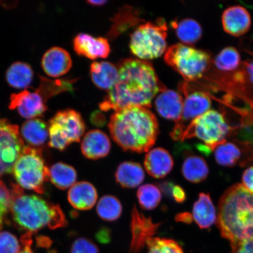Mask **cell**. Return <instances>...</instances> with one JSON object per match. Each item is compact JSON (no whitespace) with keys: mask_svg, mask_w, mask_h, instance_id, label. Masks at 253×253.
<instances>
[{"mask_svg":"<svg viewBox=\"0 0 253 253\" xmlns=\"http://www.w3.org/2000/svg\"><path fill=\"white\" fill-rule=\"evenodd\" d=\"M118 68V81L99 104L104 112L136 106L148 108L156 94L167 89L149 62L126 59L119 62Z\"/></svg>","mask_w":253,"mask_h":253,"instance_id":"cell-1","label":"cell"},{"mask_svg":"<svg viewBox=\"0 0 253 253\" xmlns=\"http://www.w3.org/2000/svg\"><path fill=\"white\" fill-rule=\"evenodd\" d=\"M109 128L113 140L123 150L137 153L149 151L159 134L156 116L140 106L116 111L111 116Z\"/></svg>","mask_w":253,"mask_h":253,"instance_id":"cell-2","label":"cell"},{"mask_svg":"<svg viewBox=\"0 0 253 253\" xmlns=\"http://www.w3.org/2000/svg\"><path fill=\"white\" fill-rule=\"evenodd\" d=\"M217 225L232 248L253 240V193L240 183L227 189L220 199Z\"/></svg>","mask_w":253,"mask_h":253,"instance_id":"cell-3","label":"cell"},{"mask_svg":"<svg viewBox=\"0 0 253 253\" xmlns=\"http://www.w3.org/2000/svg\"><path fill=\"white\" fill-rule=\"evenodd\" d=\"M11 212L20 229L37 232L45 227L55 229L67 225L61 208L37 195H24L20 186L12 185Z\"/></svg>","mask_w":253,"mask_h":253,"instance_id":"cell-4","label":"cell"},{"mask_svg":"<svg viewBox=\"0 0 253 253\" xmlns=\"http://www.w3.org/2000/svg\"><path fill=\"white\" fill-rule=\"evenodd\" d=\"M206 78L226 93L224 100L227 105L239 100L243 103L240 125L253 124V60L242 62L235 71L211 72Z\"/></svg>","mask_w":253,"mask_h":253,"instance_id":"cell-5","label":"cell"},{"mask_svg":"<svg viewBox=\"0 0 253 253\" xmlns=\"http://www.w3.org/2000/svg\"><path fill=\"white\" fill-rule=\"evenodd\" d=\"M164 60L185 82L190 83L204 78L213 63L211 55L207 51L182 43L170 46Z\"/></svg>","mask_w":253,"mask_h":253,"instance_id":"cell-6","label":"cell"},{"mask_svg":"<svg viewBox=\"0 0 253 253\" xmlns=\"http://www.w3.org/2000/svg\"><path fill=\"white\" fill-rule=\"evenodd\" d=\"M236 126L229 125L222 113L210 110L186 126L181 141L198 138L213 151L217 145L226 141V137H230Z\"/></svg>","mask_w":253,"mask_h":253,"instance_id":"cell-7","label":"cell"},{"mask_svg":"<svg viewBox=\"0 0 253 253\" xmlns=\"http://www.w3.org/2000/svg\"><path fill=\"white\" fill-rule=\"evenodd\" d=\"M167 26L164 19L141 24L131 34L129 47L141 60L157 58L167 49Z\"/></svg>","mask_w":253,"mask_h":253,"instance_id":"cell-8","label":"cell"},{"mask_svg":"<svg viewBox=\"0 0 253 253\" xmlns=\"http://www.w3.org/2000/svg\"><path fill=\"white\" fill-rule=\"evenodd\" d=\"M13 172L21 187L39 194L44 192V183L49 179V169L40 150L25 147L15 163Z\"/></svg>","mask_w":253,"mask_h":253,"instance_id":"cell-9","label":"cell"},{"mask_svg":"<svg viewBox=\"0 0 253 253\" xmlns=\"http://www.w3.org/2000/svg\"><path fill=\"white\" fill-rule=\"evenodd\" d=\"M86 126L80 113L72 109L59 111L50 120L49 145L60 151L81 141Z\"/></svg>","mask_w":253,"mask_h":253,"instance_id":"cell-10","label":"cell"},{"mask_svg":"<svg viewBox=\"0 0 253 253\" xmlns=\"http://www.w3.org/2000/svg\"><path fill=\"white\" fill-rule=\"evenodd\" d=\"M24 148L18 126L7 119L0 118V178L13 172L15 164Z\"/></svg>","mask_w":253,"mask_h":253,"instance_id":"cell-11","label":"cell"},{"mask_svg":"<svg viewBox=\"0 0 253 253\" xmlns=\"http://www.w3.org/2000/svg\"><path fill=\"white\" fill-rule=\"evenodd\" d=\"M179 90L184 95L181 120L175 125L185 129V123L194 120L210 110L211 101L210 94L192 83L182 82L179 85Z\"/></svg>","mask_w":253,"mask_h":253,"instance_id":"cell-12","label":"cell"},{"mask_svg":"<svg viewBox=\"0 0 253 253\" xmlns=\"http://www.w3.org/2000/svg\"><path fill=\"white\" fill-rule=\"evenodd\" d=\"M46 103L37 89L34 91L25 89L11 95L9 109H17L21 116L30 120L42 116L45 113Z\"/></svg>","mask_w":253,"mask_h":253,"instance_id":"cell-13","label":"cell"},{"mask_svg":"<svg viewBox=\"0 0 253 253\" xmlns=\"http://www.w3.org/2000/svg\"><path fill=\"white\" fill-rule=\"evenodd\" d=\"M160 223H155L134 206L131 211V242L129 253H140L148 240L156 235Z\"/></svg>","mask_w":253,"mask_h":253,"instance_id":"cell-14","label":"cell"},{"mask_svg":"<svg viewBox=\"0 0 253 253\" xmlns=\"http://www.w3.org/2000/svg\"><path fill=\"white\" fill-rule=\"evenodd\" d=\"M74 49L78 55L90 59L106 58L111 50L108 40L86 33H80L75 37Z\"/></svg>","mask_w":253,"mask_h":253,"instance_id":"cell-15","label":"cell"},{"mask_svg":"<svg viewBox=\"0 0 253 253\" xmlns=\"http://www.w3.org/2000/svg\"><path fill=\"white\" fill-rule=\"evenodd\" d=\"M221 23L226 33L239 37L248 33L251 28V15L241 5L231 6L225 9L221 16Z\"/></svg>","mask_w":253,"mask_h":253,"instance_id":"cell-16","label":"cell"},{"mask_svg":"<svg viewBox=\"0 0 253 253\" xmlns=\"http://www.w3.org/2000/svg\"><path fill=\"white\" fill-rule=\"evenodd\" d=\"M44 72L50 78H59L70 71L72 61L67 50L55 46L47 50L42 59Z\"/></svg>","mask_w":253,"mask_h":253,"instance_id":"cell-17","label":"cell"},{"mask_svg":"<svg viewBox=\"0 0 253 253\" xmlns=\"http://www.w3.org/2000/svg\"><path fill=\"white\" fill-rule=\"evenodd\" d=\"M111 142L107 135L99 129H93L84 135L81 143V150L84 157L99 160L108 156Z\"/></svg>","mask_w":253,"mask_h":253,"instance_id":"cell-18","label":"cell"},{"mask_svg":"<svg viewBox=\"0 0 253 253\" xmlns=\"http://www.w3.org/2000/svg\"><path fill=\"white\" fill-rule=\"evenodd\" d=\"M144 167L148 174L155 178H163L172 170L174 162L173 158L167 150L163 148H154L146 154Z\"/></svg>","mask_w":253,"mask_h":253,"instance_id":"cell-19","label":"cell"},{"mask_svg":"<svg viewBox=\"0 0 253 253\" xmlns=\"http://www.w3.org/2000/svg\"><path fill=\"white\" fill-rule=\"evenodd\" d=\"M155 106L163 118L173 120L176 123L181 120L183 99L176 91L168 89L162 91L156 98Z\"/></svg>","mask_w":253,"mask_h":253,"instance_id":"cell-20","label":"cell"},{"mask_svg":"<svg viewBox=\"0 0 253 253\" xmlns=\"http://www.w3.org/2000/svg\"><path fill=\"white\" fill-rule=\"evenodd\" d=\"M98 195L96 188L90 182L76 183L69 189L68 198L69 203L76 210L87 211L96 204Z\"/></svg>","mask_w":253,"mask_h":253,"instance_id":"cell-21","label":"cell"},{"mask_svg":"<svg viewBox=\"0 0 253 253\" xmlns=\"http://www.w3.org/2000/svg\"><path fill=\"white\" fill-rule=\"evenodd\" d=\"M90 74L95 86L108 91L115 84L119 77L118 66L107 61L91 63Z\"/></svg>","mask_w":253,"mask_h":253,"instance_id":"cell-22","label":"cell"},{"mask_svg":"<svg viewBox=\"0 0 253 253\" xmlns=\"http://www.w3.org/2000/svg\"><path fill=\"white\" fill-rule=\"evenodd\" d=\"M194 219L202 229L210 228L217 219L216 209L209 194L202 192L194 204L192 211Z\"/></svg>","mask_w":253,"mask_h":253,"instance_id":"cell-23","label":"cell"},{"mask_svg":"<svg viewBox=\"0 0 253 253\" xmlns=\"http://www.w3.org/2000/svg\"><path fill=\"white\" fill-rule=\"evenodd\" d=\"M115 178L116 182L123 188H135L144 181L145 173L140 164L126 161L118 167Z\"/></svg>","mask_w":253,"mask_h":253,"instance_id":"cell-24","label":"cell"},{"mask_svg":"<svg viewBox=\"0 0 253 253\" xmlns=\"http://www.w3.org/2000/svg\"><path fill=\"white\" fill-rule=\"evenodd\" d=\"M22 138L32 146H41L49 138L48 126L40 119L27 120L21 128Z\"/></svg>","mask_w":253,"mask_h":253,"instance_id":"cell-25","label":"cell"},{"mask_svg":"<svg viewBox=\"0 0 253 253\" xmlns=\"http://www.w3.org/2000/svg\"><path fill=\"white\" fill-rule=\"evenodd\" d=\"M210 169L204 158L189 155L183 161L182 173L188 181L198 183L205 181L209 175Z\"/></svg>","mask_w":253,"mask_h":253,"instance_id":"cell-26","label":"cell"},{"mask_svg":"<svg viewBox=\"0 0 253 253\" xmlns=\"http://www.w3.org/2000/svg\"><path fill=\"white\" fill-rule=\"evenodd\" d=\"M34 72L27 63L16 62L6 72V81L9 86L18 89H27L33 80Z\"/></svg>","mask_w":253,"mask_h":253,"instance_id":"cell-27","label":"cell"},{"mask_svg":"<svg viewBox=\"0 0 253 253\" xmlns=\"http://www.w3.org/2000/svg\"><path fill=\"white\" fill-rule=\"evenodd\" d=\"M171 25L177 37L186 45H192L201 39V25L194 19L185 18L179 22L173 21Z\"/></svg>","mask_w":253,"mask_h":253,"instance_id":"cell-28","label":"cell"},{"mask_svg":"<svg viewBox=\"0 0 253 253\" xmlns=\"http://www.w3.org/2000/svg\"><path fill=\"white\" fill-rule=\"evenodd\" d=\"M49 179L53 185L61 189H66L75 184L77 172L74 168L62 163L54 164L49 169Z\"/></svg>","mask_w":253,"mask_h":253,"instance_id":"cell-29","label":"cell"},{"mask_svg":"<svg viewBox=\"0 0 253 253\" xmlns=\"http://www.w3.org/2000/svg\"><path fill=\"white\" fill-rule=\"evenodd\" d=\"M213 151L216 163L223 167L235 166L242 156L239 148L232 142H228L227 141L217 145Z\"/></svg>","mask_w":253,"mask_h":253,"instance_id":"cell-30","label":"cell"},{"mask_svg":"<svg viewBox=\"0 0 253 253\" xmlns=\"http://www.w3.org/2000/svg\"><path fill=\"white\" fill-rule=\"evenodd\" d=\"M218 70L222 72H232L237 70L241 65V57L235 47H224L218 53L213 61Z\"/></svg>","mask_w":253,"mask_h":253,"instance_id":"cell-31","label":"cell"},{"mask_svg":"<svg viewBox=\"0 0 253 253\" xmlns=\"http://www.w3.org/2000/svg\"><path fill=\"white\" fill-rule=\"evenodd\" d=\"M96 211L101 219L113 221L121 216L123 207L118 198L113 195H105L98 202Z\"/></svg>","mask_w":253,"mask_h":253,"instance_id":"cell-32","label":"cell"},{"mask_svg":"<svg viewBox=\"0 0 253 253\" xmlns=\"http://www.w3.org/2000/svg\"><path fill=\"white\" fill-rule=\"evenodd\" d=\"M73 82L74 81L72 79L50 80L45 77H40V86L37 89L47 102V100L55 95L71 90Z\"/></svg>","mask_w":253,"mask_h":253,"instance_id":"cell-33","label":"cell"},{"mask_svg":"<svg viewBox=\"0 0 253 253\" xmlns=\"http://www.w3.org/2000/svg\"><path fill=\"white\" fill-rule=\"evenodd\" d=\"M137 196L141 207L148 211L156 208L162 199L160 189L157 186L149 183L140 186Z\"/></svg>","mask_w":253,"mask_h":253,"instance_id":"cell-34","label":"cell"},{"mask_svg":"<svg viewBox=\"0 0 253 253\" xmlns=\"http://www.w3.org/2000/svg\"><path fill=\"white\" fill-rule=\"evenodd\" d=\"M147 253H184L181 246L175 240L153 237L148 240Z\"/></svg>","mask_w":253,"mask_h":253,"instance_id":"cell-35","label":"cell"},{"mask_svg":"<svg viewBox=\"0 0 253 253\" xmlns=\"http://www.w3.org/2000/svg\"><path fill=\"white\" fill-rule=\"evenodd\" d=\"M230 136L234 137L237 143L253 149V124L236 126Z\"/></svg>","mask_w":253,"mask_h":253,"instance_id":"cell-36","label":"cell"},{"mask_svg":"<svg viewBox=\"0 0 253 253\" xmlns=\"http://www.w3.org/2000/svg\"><path fill=\"white\" fill-rule=\"evenodd\" d=\"M21 245L17 237L8 232H0V253H20Z\"/></svg>","mask_w":253,"mask_h":253,"instance_id":"cell-37","label":"cell"},{"mask_svg":"<svg viewBox=\"0 0 253 253\" xmlns=\"http://www.w3.org/2000/svg\"><path fill=\"white\" fill-rule=\"evenodd\" d=\"M11 192L5 183L0 180V230L2 228L8 211L11 210Z\"/></svg>","mask_w":253,"mask_h":253,"instance_id":"cell-38","label":"cell"},{"mask_svg":"<svg viewBox=\"0 0 253 253\" xmlns=\"http://www.w3.org/2000/svg\"><path fill=\"white\" fill-rule=\"evenodd\" d=\"M71 253H99V250L91 240L81 237L73 243Z\"/></svg>","mask_w":253,"mask_h":253,"instance_id":"cell-39","label":"cell"},{"mask_svg":"<svg viewBox=\"0 0 253 253\" xmlns=\"http://www.w3.org/2000/svg\"><path fill=\"white\" fill-rule=\"evenodd\" d=\"M32 235L33 233L27 232L24 235L22 236L20 240L22 248L20 253H36L32 248L33 245ZM47 253H57V252L55 250H52Z\"/></svg>","mask_w":253,"mask_h":253,"instance_id":"cell-40","label":"cell"},{"mask_svg":"<svg viewBox=\"0 0 253 253\" xmlns=\"http://www.w3.org/2000/svg\"><path fill=\"white\" fill-rule=\"evenodd\" d=\"M243 185L253 193V166L245 170L242 176Z\"/></svg>","mask_w":253,"mask_h":253,"instance_id":"cell-41","label":"cell"},{"mask_svg":"<svg viewBox=\"0 0 253 253\" xmlns=\"http://www.w3.org/2000/svg\"><path fill=\"white\" fill-rule=\"evenodd\" d=\"M232 248L231 253H253V240L240 243Z\"/></svg>","mask_w":253,"mask_h":253,"instance_id":"cell-42","label":"cell"},{"mask_svg":"<svg viewBox=\"0 0 253 253\" xmlns=\"http://www.w3.org/2000/svg\"><path fill=\"white\" fill-rule=\"evenodd\" d=\"M172 198L177 203L182 204L186 199V194L184 189L178 185H175L173 186Z\"/></svg>","mask_w":253,"mask_h":253,"instance_id":"cell-43","label":"cell"},{"mask_svg":"<svg viewBox=\"0 0 253 253\" xmlns=\"http://www.w3.org/2000/svg\"><path fill=\"white\" fill-rule=\"evenodd\" d=\"M160 191L163 193L166 197L172 198V194L173 186H175L174 183L169 181L160 182L159 184Z\"/></svg>","mask_w":253,"mask_h":253,"instance_id":"cell-44","label":"cell"},{"mask_svg":"<svg viewBox=\"0 0 253 253\" xmlns=\"http://www.w3.org/2000/svg\"><path fill=\"white\" fill-rule=\"evenodd\" d=\"M193 216L188 212L179 213L175 216V220L178 222H182L186 224H191L193 221Z\"/></svg>","mask_w":253,"mask_h":253,"instance_id":"cell-45","label":"cell"},{"mask_svg":"<svg viewBox=\"0 0 253 253\" xmlns=\"http://www.w3.org/2000/svg\"><path fill=\"white\" fill-rule=\"evenodd\" d=\"M91 122L95 126H103L105 124V117L100 113H95L91 117Z\"/></svg>","mask_w":253,"mask_h":253,"instance_id":"cell-46","label":"cell"},{"mask_svg":"<svg viewBox=\"0 0 253 253\" xmlns=\"http://www.w3.org/2000/svg\"><path fill=\"white\" fill-rule=\"evenodd\" d=\"M110 230L103 227L102 229H100L97 234V237L99 241L102 242H108V240L110 239Z\"/></svg>","mask_w":253,"mask_h":253,"instance_id":"cell-47","label":"cell"},{"mask_svg":"<svg viewBox=\"0 0 253 253\" xmlns=\"http://www.w3.org/2000/svg\"><path fill=\"white\" fill-rule=\"evenodd\" d=\"M87 2L91 5L99 7V6H102L106 4L107 1H106V0H97V1L96 0H90V1Z\"/></svg>","mask_w":253,"mask_h":253,"instance_id":"cell-48","label":"cell"}]
</instances>
